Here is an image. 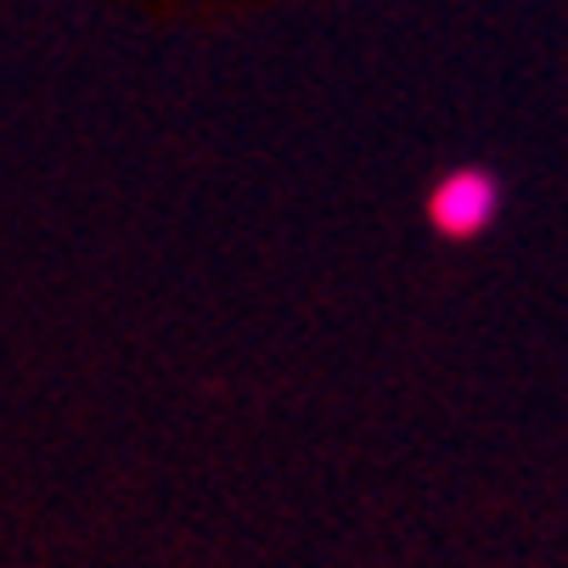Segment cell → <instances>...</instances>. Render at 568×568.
I'll return each mask as SVG.
<instances>
[{
	"mask_svg": "<svg viewBox=\"0 0 568 568\" xmlns=\"http://www.w3.org/2000/svg\"><path fill=\"white\" fill-rule=\"evenodd\" d=\"M496 203H501V192H496V181L484 175V170H462V175H450L439 192H434V225L445 231V236H473V231H484L490 225V214H496Z\"/></svg>",
	"mask_w": 568,
	"mask_h": 568,
	"instance_id": "cell-1",
	"label": "cell"
}]
</instances>
